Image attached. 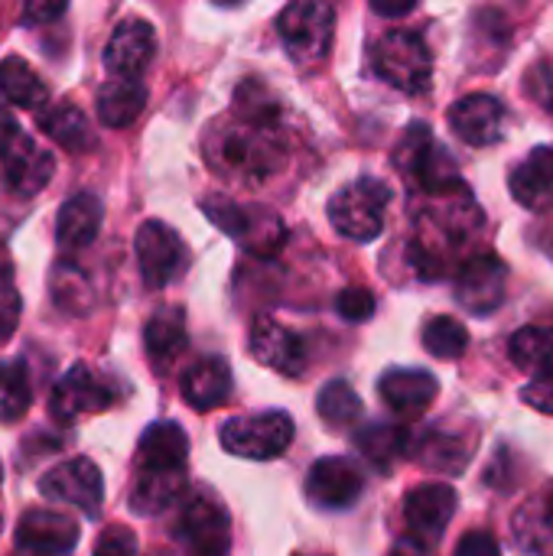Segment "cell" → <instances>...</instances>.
<instances>
[{
    "instance_id": "43",
    "label": "cell",
    "mask_w": 553,
    "mask_h": 556,
    "mask_svg": "<svg viewBox=\"0 0 553 556\" xmlns=\"http://www.w3.org/2000/svg\"><path fill=\"white\" fill-rule=\"evenodd\" d=\"M456 556H502V547H499V541L489 531H469L460 541Z\"/></svg>"
},
{
    "instance_id": "46",
    "label": "cell",
    "mask_w": 553,
    "mask_h": 556,
    "mask_svg": "<svg viewBox=\"0 0 553 556\" xmlns=\"http://www.w3.org/2000/svg\"><path fill=\"white\" fill-rule=\"evenodd\" d=\"M16 137H20V124H16V117H13L7 108H0V156L16 143Z\"/></svg>"
},
{
    "instance_id": "4",
    "label": "cell",
    "mask_w": 553,
    "mask_h": 556,
    "mask_svg": "<svg viewBox=\"0 0 553 556\" xmlns=\"http://www.w3.org/2000/svg\"><path fill=\"white\" fill-rule=\"evenodd\" d=\"M372 68L378 78H385L391 88L404 94H420L430 88L433 78V55L424 42V36L411 29H391L385 33L372 49Z\"/></svg>"
},
{
    "instance_id": "23",
    "label": "cell",
    "mask_w": 553,
    "mask_h": 556,
    "mask_svg": "<svg viewBox=\"0 0 553 556\" xmlns=\"http://www.w3.org/2000/svg\"><path fill=\"white\" fill-rule=\"evenodd\" d=\"M231 388H235V381H231L228 362L218 355H209V358H199L192 368H186L179 391H183L186 404H192L196 410H215L231 397Z\"/></svg>"
},
{
    "instance_id": "45",
    "label": "cell",
    "mask_w": 553,
    "mask_h": 556,
    "mask_svg": "<svg viewBox=\"0 0 553 556\" xmlns=\"http://www.w3.org/2000/svg\"><path fill=\"white\" fill-rule=\"evenodd\" d=\"M388 556H437V554H433V544H427V541H420V538L407 534V538H401V541L391 547V554Z\"/></svg>"
},
{
    "instance_id": "13",
    "label": "cell",
    "mask_w": 553,
    "mask_h": 556,
    "mask_svg": "<svg viewBox=\"0 0 553 556\" xmlns=\"http://www.w3.org/2000/svg\"><path fill=\"white\" fill-rule=\"evenodd\" d=\"M114 404L111 384H104L88 365H72L52 388L49 394V414L62 424L81 417V414H98Z\"/></svg>"
},
{
    "instance_id": "2",
    "label": "cell",
    "mask_w": 553,
    "mask_h": 556,
    "mask_svg": "<svg viewBox=\"0 0 553 556\" xmlns=\"http://www.w3.org/2000/svg\"><path fill=\"white\" fill-rule=\"evenodd\" d=\"M202 212L215 228H222L228 238H235L248 254L271 257L287 241V228H284L280 215L264 205H238L235 199L212 195L202 202Z\"/></svg>"
},
{
    "instance_id": "38",
    "label": "cell",
    "mask_w": 553,
    "mask_h": 556,
    "mask_svg": "<svg viewBox=\"0 0 553 556\" xmlns=\"http://www.w3.org/2000/svg\"><path fill=\"white\" fill-rule=\"evenodd\" d=\"M525 91L535 104H541L548 114H553V59H541L538 65L528 68Z\"/></svg>"
},
{
    "instance_id": "24",
    "label": "cell",
    "mask_w": 553,
    "mask_h": 556,
    "mask_svg": "<svg viewBox=\"0 0 553 556\" xmlns=\"http://www.w3.org/2000/svg\"><path fill=\"white\" fill-rule=\"evenodd\" d=\"M101 202L98 195L91 192H78L72 199H65V205L59 208V218H55V241L62 251H81L88 248L98 231H101Z\"/></svg>"
},
{
    "instance_id": "32",
    "label": "cell",
    "mask_w": 553,
    "mask_h": 556,
    "mask_svg": "<svg viewBox=\"0 0 553 556\" xmlns=\"http://www.w3.org/2000/svg\"><path fill=\"white\" fill-rule=\"evenodd\" d=\"M39 130H46L59 147L65 150H81L91 147V130L85 114L75 104H52L49 111L39 114Z\"/></svg>"
},
{
    "instance_id": "47",
    "label": "cell",
    "mask_w": 553,
    "mask_h": 556,
    "mask_svg": "<svg viewBox=\"0 0 553 556\" xmlns=\"http://www.w3.org/2000/svg\"><path fill=\"white\" fill-rule=\"evenodd\" d=\"M215 3H222V7H235V3H244V0H215Z\"/></svg>"
},
{
    "instance_id": "27",
    "label": "cell",
    "mask_w": 553,
    "mask_h": 556,
    "mask_svg": "<svg viewBox=\"0 0 553 556\" xmlns=\"http://www.w3.org/2000/svg\"><path fill=\"white\" fill-rule=\"evenodd\" d=\"M186 492V472H150L137 469L134 472V489H130V508L137 515H160L169 505H176Z\"/></svg>"
},
{
    "instance_id": "36",
    "label": "cell",
    "mask_w": 553,
    "mask_h": 556,
    "mask_svg": "<svg viewBox=\"0 0 553 556\" xmlns=\"http://www.w3.org/2000/svg\"><path fill=\"white\" fill-rule=\"evenodd\" d=\"M424 349L433 355V358H443V362H453L460 358L466 349H469V332L460 319L453 316H437L424 326Z\"/></svg>"
},
{
    "instance_id": "25",
    "label": "cell",
    "mask_w": 553,
    "mask_h": 556,
    "mask_svg": "<svg viewBox=\"0 0 553 556\" xmlns=\"http://www.w3.org/2000/svg\"><path fill=\"white\" fill-rule=\"evenodd\" d=\"M512 195L525 208H541L553 195V147H538L531 150L508 176Z\"/></svg>"
},
{
    "instance_id": "6",
    "label": "cell",
    "mask_w": 553,
    "mask_h": 556,
    "mask_svg": "<svg viewBox=\"0 0 553 556\" xmlns=\"http://www.w3.org/2000/svg\"><path fill=\"white\" fill-rule=\"evenodd\" d=\"M391 189L378 179H355L329 199V222L352 241H375L385 228Z\"/></svg>"
},
{
    "instance_id": "8",
    "label": "cell",
    "mask_w": 553,
    "mask_h": 556,
    "mask_svg": "<svg viewBox=\"0 0 553 556\" xmlns=\"http://www.w3.org/2000/svg\"><path fill=\"white\" fill-rule=\"evenodd\" d=\"M332 33H336V13L323 0H297L284 7L277 16V36L300 65L319 62L332 46Z\"/></svg>"
},
{
    "instance_id": "7",
    "label": "cell",
    "mask_w": 553,
    "mask_h": 556,
    "mask_svg": "<svg viewBox=\"0 0 553 556\" xmlns=\"http://www.w3.org/2000/svg\"><path fill=\"white\" fill-rule=\"evenodd\" d=\"M173 538H176L179 556H225L228 554V544H231L225 505L212 492L199 489L179 508Z\"/></svg>"
},
{
    "instance_id": "26",
    "label": "cell",
    "mask_w": 553,
    "mask_h": 556,
    "mask_svg": "<svg viewBox=\"0 0 553 556\" xmlns=\"http://www.w3.org/2000/svg\"><path fill=\"white\" fill-rule=\"evenodd\" d=\"M98 117L101 124L108 127H127L134 124L140 114H143V104H147V88L137 81V78H108L101 88H98Z\"/></svg>"
},
{
    "instance_id": "11",
    "label": "cell",
    "mask_w": 553,
    "mask_h": 556,
    "mask_svg": "<svg viewBox=\"0 0 553 556\" xmlns=\"http://www.w3.org/2000/svg\"><path fill=\"white\" fill-rule=\"evenodd\" d=\"M508 293V267L495 254L469 257L456 277V300L473 316H492Z\"/></svg>"
},
{
    "instance_id": "16",
    "label": "cell",
    "mask_w": 553,
    "mask_h": 556,
    "mask_svg": "<svg viewBox=\"0 0 553 556\" xmlns=\"http://www.w3.org/2000/svg\"><path fill=\"white\" fill-rule=\"evenodd\" d=\"M450 127L469 147H492L502 140L505 108L495 94H486V91L466 94L450 108Z\"/></svg>"
},
{
    "instance_id": "12",
    "label": "cell",
    "mask_w": 553,
    "mask_h": 556,
    "mask_svg": "<svg viewBox=\"0 0 553 556\" xmlns=\"http://www.w3.org/2000/svg\"><path fill=\"white\" fill-rule=\"evenodd\" d=\"M362 469L345 456H326L306 472V498L323 511H345L362 498Z\"/></svg>"
},
{
    "instance_id": "48",
    "label": "cell",
    "mask_w": 553,
    "mask_h": 556,
    "mask_svg": "<svg viewBox=\"0 0 553 556\" xmlns=\"http://www.w3.org/2000/svg\"><path fill=\"white\" fill-rule=\"evenodd\" d=\"M0 479H3V466H0Z\"/></svg>"
},
{
    "instance_id": "17",
    "label": "cell",
    "mask_w": 553,
    "mask_h": 556,
    "mask_svg": "<svg viewBox=\"0 0 553 556\" xmlns=\"http://www.w3.org/2000/svg\"><path fill=\"white\" fill-rule=\"evenodd\" d=\"M156 52V36L147 20H124L104 49V65L114 78H137Z\"/></svg>"
},
{
    "instance_id": "14",
    "label": "cell",
    "mask_w": 553,
    "mask_h": 556,
    "mask_svg": "<svg viewBox=\"0 0 553 556\" xmlns=\"http://www.w3.org/2000/svg\"><path fill=\"white\" fill-rule=\"evenodd\" d=\"M453 515H456V489L447 482L417 485L404 498V521H407L411 534L427 544H437L443 538Z\"/></svg>"
},
{
    "instance_id": "3",
    "label": "cell",
    "mask_w": 553,
    "mask_h": 556,
    "mask_svg": "<svg viewBox=\"0 0 553 556\" xmlns=\"http://www.w3.org/2000/svg\"><path fill=\"white\" fill-rule=\"evenodd\" d=\"M398 169L427 195H447L453 189H463V176L453 163V156L433 140L427 124H411L394 150Z\"/></svg>"
},
{
    "instance_id": "42",
    "label": "cell",
    "mask_w": 553,
    "mask_h": 556,
    "mask_svg": "<svg viewBox=\"0 0 553 556\" xmlns=\"http://www.w3.org/2000/svg\"><path fill=\"white\" fill-rule=\"evenodd\" d=\"M68 0H23V10H20V20L23 23H33V26H42V23H52L65 13Z\"/></svg>"
},
{
    "instance_id": "5",
    "label": "cell",
    "mask_w": 553,
    "mask_h": 556,
    "mask_svg": "<svg viewBox=\"0 0 553 556\" xmlns=\"http://www.w3.org/2000/svg\"><path fill=\"white\" fill-rule=\"evenodd\" d=\"M222 450L251 459V463H271L284 456L293 443V420L284 410H264L248 417H231L222 424Z\"/></svg>"
},
{
    "instance_id": "30",
    "label": "cell",
    "mask_w": 553,
    "mask_h": 556,
    "mask_svg": "<svg viewBox=\"0 0 553 556\" xmlns=\"http://www.w3.org/2000/svg\"><path fill=\"white\" fill-rule=\"evenodd\" d=\"M515 538L531 554H548L553 547V492L531 498L515 518Z\"/></svg>"
},
{
    "instance_id": "31",
    "label": "cell",
    "mask_w": 553,
    "mask_h": 556,
    "mask_svg": "<svg viewBox=\"0 0 553 556\" xmlns=\"http://www.w3.org/2000/svg\"><path fill=\"white\" fill-rule=\"evenodd\" d=\"M0 94L16 108H39L49 91L42 78L29 68V62H23L20 55H10L0 62Z\"/></svg>"
},
{
    "instance_id": "39",
    "label": "cell",
    "mask_w": 553,
    "mask_h": 556,
    "mask_svg": "<svg viewBox=\"0 0 553 556\" xmlns=\"http://www.w3.org/2000/svg\"><path fill=\"white\" fill-rule=\"evenodd\" d=\"M336 309H339V316L349 319V323H365V319L375 316V296H372L368 290H362V287H349V290L339 293Z\"/></svg>"
},
{
    "instance_id": "33",
    "label": "cell",
    "mask_w": 553,
    "mask_h": 556,
    "mask_svg": "<svg viewBox=\"0 0 553 556\" xmlns=\"http://www.w3.org/2000/svg\"><path fill=\"white\" fill-rule=\"evenodd\" d=\"M508 355L518 368L551 371L553 368V326H525L512 336Z\"/></svg>"
},
{
    "instance_id": "10",
    "label": "cell",
    "mask_w": 553,
    "mask_h": 556,
    "mask_svg": "<svg viewBox=\"0 0 553 556\" xmlns=\"http://www.w3.org/2000/svg\"><path fill=\"white\" fill-rule=\"evenodd\" d=\"M140 277L150 290H163L186 264V244L183 238L163 225V222H143L134 238Z\"/></svg>"
},
{
    "instance_id": "41",
    "label": "cell",
    "mask_w": 553,
    "mask_h": 556,
    "mask_svg": "<svg viewBox=\"0 0 553 556\" xmlns=\"http://www.w3.org/2000/svg\"><path fill=\"white\" fill-rule=\"evenodd\" d=\"M525 404L535 407L538 414H548L553 417V368L551 371H538V378L521 391Z\"/></svg>"
},
{
    "instance_id": "15",
    "label": "cell",
    "mask_w": 553,
    "mask_h": 556,
    "mask_svg": "<svg viewBox=\"0 0 553 556\" xmlns=\"http://www.w3.org/2000/svg\"><path fill=\"white\" fill-rule=\"evenodd\" d=\"M78 544V525L49 508H33L16 521V547L36 556H65Z\"/></svg>"
},
{
    "instance_id": "9",
    "label": "cell",
    "mask_w": 553,
    "mask_h": 556,
    "mask_svg": "<svg viewBox=\"0 0 553 556\" xmlns=\"http://www.w3.org/2000/svg\"><path fill=\"white\" fill-rule=\"evenodd\" d=\"M39 495L55 505H72L95 518L104 502V479L91 459H68L39 479Z\"/></svg>"
},
{
    "instance_id": "18",
    "label": "cell",
    "mask_w": 553,
    "mask_h": 556,
    "mask_svg": "<svg viewBox=\"0 0 553 556\" xmlns=\"http://www.w3.org/2000/svg\"><path fill=\"white\" fill-rule=\"evenodd\" d=\"M251 355L261 365H267V368H274V371H280L287 378H297L306 368L303 339L297 332H290L287 326L267 319V316H261L254 323V329H251Z\"/></svg>"
},
{
    "instance_id": "35",
    "label": "cell",
    "mask_w": 553,
    "mask_h": 556,
    "mask_svg": "<svg viewBox=\"0 0 553 556\" xmlns=\"http://www.w3.org/2000/svg\"><path fill=\"white\" fill-rule=\"evenodd\" d=\"M316 410L329 427H352L362 417V397L349 381H329L316 397Z\"/></svg>"
},
{
    "instance_id": "21",
    "label": "cell",
    "mask_w": 553,
    "mask_h": 556,
    "mask_svg": "<svg viewBox=\"0 0 553 556\" xmlns=\"http://www.w3.org/2000/svg\"><path fill=\"white\" fill-rule=\"evenodd\" d=\"M189 456V437L179 424L163 420L150 424L137 443V469L150 472H186Z\"/></svg>"
},
{
    "instance_id": "22",
    "label": "cell",
    "mask_w": 553,
    "mask_h": 556,
    "mask_svg": "<svg viewBox=\"0 0 553 556\" xmlns=\"http://www.w3.org/2000/svg\"><path fill=\"white\" fill-rule=\"evenodd\" d=\"M189 345V332H186V313L179 306H163L150 316L147 329H143V349L147 358L153 365V371H169L176 365V358L186 352Z\"/></svg>"
},
{
    "instance_id": "28",
    "label": "cell",
    "mask_w": 553,
    "mask_h": 556,
    "mask_svg": "<svg viewBox=\"0 0 553 556\" xmlns=\"http://www.w3.org/2000/svg\"><path fill=\"white\" fill-rule=\"evenodd\" d=\"M355 450L378 469H391L411 450V433L398 424H368L355 433Z\"/></svg>"
},
{
    "instance_id": "44",
    "label": "cell",
    "mask_w": 553,
    "mask_h": 556,
    "mask_svg": "<svg viewBox=\"0 0 553 556\" xmlns=\"http://www.w3.org/2000/svg\"><path fill=\"white\" fill-rule=\"evenodd\" d=\"M420 0H372V10L378 16H388V20H398V16H407Z\"/></svg>"
},
{
    "instance_id": "40",
    "label": "cell",
    "mask_w": 553,
    "mask_h": 556,
    "mask_svg": "<svg viewBox=\"0 0 553 556\" xmlns=\"http://www.w3.org/2000/svg\"><path fill=\"white\" fill-rule=\"evenodd\" d=\"M91 556H137V538H134L130 528L111 525V528L98 538L95 554Z\"/></svg>"
},
{
    "instance_id": "20",
    "label": "cell",
    "mask_w": 553,
    "mask_h": 556,
    "mask_svg": "<svg viewBox=\"0 0 553 556\" xmlns=\"http://www.w3.org/2000/svg\"><path fill=\"white\" fill-rule=\"evenodd\" d=\"M381 401L401 417H420L440 394V384L424 368H391L378 381Z\"/></svg>"
},
{
    "instance_id": "29",
    "label": "cell",
    "mask_w": 553,
    "mask_h": 556,
    "mask_svg": "<svg viewBox=\"0 0 553 556\" xmlns=\"http://www.w3.org/2000/svg\"><path fill=\"white\" fill-rule=\"evenodd\" d=\"M469 456H473V440H463L456 430H430L417 446V459L427 469H437L447 476L463 472L469 466Z\"/></svg>"
},
{
    "instance_id": "19",
    "label": "cell",
    "mask_w": 553,
    "mask_h": 556,
    "mask_svg": "<svg viewBox=\"0 0 553 556\" xmlns=\"http://www.w3.org/2000/svg\"><path fill=\"white\" fill-rule=\"evenodd\" d=\"M52 169H55L52 153L33 143L26 134H20L16 143L3 153V186L20 199L42 192L46 182L52 179Z\"/></svg>"
},
{
    "instance_id": "1",
    "label": "cell",
    "mask_w": 553,
    "mask_h": 556,
    "mask_svg": "<svg viewBox=\"0 0 553 556\" xmlns=\"http://www.w3.org/2000/svg\"><path fill=\"white\" fill-rule=\"evenodd\" d=\"M222 163L251 182H261L274 176L287 163V137L277 124V108L274 104H254L241 108L238 124L222 137L218 150Z\"/></svg>"
},
{
    "instance_id": "37",
    "label": "cell",
    "mask_w": 553,
    "mask_h": 556,
    "mask_svg": "<svg viewBox=\"0 0 553 556\" xmlns=\"http://www.w3.org/2000/svg\"><path fill=\"white\" fill-rule=\"evenodd\" d=\"M20 313H23L20 290H16L13 270L3 264V267H0V345L16 332V326H20Z\"/></svg>"
},
{
    "instance_id": "34",
    "label": "cell",
    "mask_w": 553,
    "mask_h": 556,
    "mask_svg": "<svg viewBox=\"0 0 553 556\" xmlns=\"http://www.w3.org/2000/svg\"><path fill=\"white\" fill-rule=\"evenodd\" d=\"M33 404V384L26 362H0V420L16 424Z\"/></svg>"
}]
</instances>
